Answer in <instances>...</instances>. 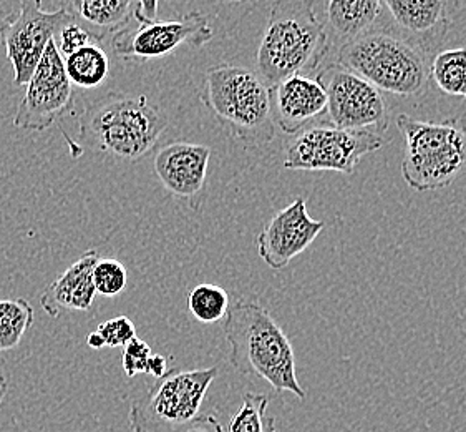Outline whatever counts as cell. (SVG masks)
I'll return each mask as SVG.
<instances>
[{"label":"cell","mask_w":466,"mask_h":432,"mask_svg":"<svg viewBox=\"0 0 466 432\" xmlns=\"http://www.w3.org/2000/svg\"><path fill=\"white\" fill-rule=\"evenodd\" d=\"M102 38L98 36L92 34L88 28L84 27L78 20L72 19L66 22L64 27L56 32V44L60 56L66 57L72 56L76 50L86 47V46H94L98 44Z\"/></svg>","instance_id":"484cf974"},{"label":"cell","mask_w":466,"mask_h":432,"mask_svg":"<svg viewBox=\"0 0 466 432\" xmlns=\"http://www.w3.org/2000/svg\"><path fill=\"white\" fill-rule=\"evenodd\" d=\"M330 52L326 26L316 14L314 0H279L258 50V76L269 87L292 76L314 72Z\"/></svg>","instance_id":"7a4b0ae2"},{"label":"cell","mask_w":466,"mask_h":432,"mask_svg":"<svg viewBox=\"0 0 466 432\" xmlns=\"http://www.w3.org/2000/svg\"><path fill=\"white\" fill-rule=\"evenodd\" d=\"M168 127L167 115L147 95L108 94L78 117L80 139L88 150L138 161L155 150Z\"/></svg>","instance_id":"3957f363"},{"label":"cell","mask_w":466,"mask_h":432,"mask_svg":"<svg viewBox=\"0 0 466 432\" xmlns=\"http://www.w3.org/2000/svg\"><path fill=\"white\" fill-rule=\"evenodd\" d=\"M224 334L234 369L244 376L259 377L276 393L288 391L300 401L306 399L289 338L258 301L241 298L229 306Z\"/></svg>","instance_id":"6da1fadb"},{"label":"cell","mask_w":466,"mask_h":432,"mask_svg":"<svg viewBox=\"0 0 466 432\" xmlns=\"http://www.w3.org/2000/svg\"><path fill=\"white\" fill-rule=\"evenodd\" d=\"M86 345H88V348L92 349L105 348V343H103L102 336H100L96 331L90 333V334L86 336Z\"/></svg>","instance_id":"1f68e13d"},{"label":"cell","mask_w":466,"mask_h":432,"mask_svg":"<svg viewBox=\"0 0 466 432\" xmlns=\"http://www.w3.org/2000/svg\"><path fill=\"white\" fill-rule=\"evenodd\" d=\"M74 19L66 5L46 10L38 0H24L17 14L0 24V42L14 67V84L27 85L56 32Z\"/></svg>","instance_id":"30bf717a"},{"label":"cell","mask_w":466,"mask_h":432,"mask_svg":"<svg viewBox=\"0 0 466 432\" xmlns=\"http://www.w3.org/2000/svg\"><path fill=\"white\" fill-rule=\"evenodd\" d=\"M171 432H224L216 414H199L193 421L179 426Z\"/></svg>","instance_id":"f1b7e54d"},{"label":"cell","mask_w":466,"mask_h":432,"mask_svg":"<svg viewBox=\"0 0 466 432\" xmlns=\"http://www.w3.org/2000/svg\"><path fill=\"white\" fill-rule=\"evenodd\" d=\"M339 66L385 94L419 97L429 90V56L395 28H372L337 50Z\"/></svg>","instance_id":"277c9868"},{"label":"cell","mask_w":466,"mask_h":432,"mask_svg":"<svg viewBox=\"0 0 466 432\" xmlns=\"http://www.w3.org/2000/svg\"><path fill=\"white\" fill-rule=\"evenodd\" d=\"M327 94L330 125L382 137L390 123V107L382 92L352 70L330 64L316 77Z\"/></svg>","instance_id":"9c48e42d"},{"label":"cell","mask_w":466,"mask_h":432,"mask_svg":"<svg viewBox=\"0 0 466 432\" xmlns=\"http://www.w3.org/2000/svg\"><path fill=\"white\" fill-rule=\"evenodd\" d=\"M276 127L289 135L308 129L327 112V94L318 78L292 76L270 88Z\"/></svg>","instance_id":"9a60e30c"},{"label":"cell","mask_w":466,"mask_h":432,"mask_svg":"<svg viewBox=\"0 0 466 432\" xmlns=\"http://www.w3.org/2000/svg\"><path fill=\"white\" fill-rule=\"evenodd\" d=\"M169 371L168 357L161 356V355H151L147 365V375L155 377L157 381L161 377L167 376Z\"/></svg>","instance_id":"4dcf8cb0"},{"label":"cell","mask_w":466,"mask_h":432,"mask_svg":"<svg viewBox=\"0 0 466 432\" xmlns=\"http://www.w3.org/2000/svg\"><path fill=\"white\" fill-rule=\"evenodd\" d=\"M382 145V137L375 133L318 123L292 137L286 149L284 169L352 175L362 157L380 150Z\"/></svg>","instance_id":"ba28073f"},{"label":"cell","mask_w":466,"mask_h":432,"mask_svg":"<svg viewBox=\"0 0 466 432\" xmlns=\"http://www.w3.org/2000/svg\"><path fill=\"white\" fill-rule=\"evenodd\" d=\"M269 396L246 393L241 407L234 413L228 432H278L276 419L268 414Z\"/></svg>","instance_id":"cb8c5ba5"},{"label":"cell","mask_w":466,"mask_h":432,"mask_svg":"<svg viewBox=\"0 0 466 432\" xmlns=\"http://www.w3.org/2000/svg\"><path fill=\"white\" fill-rule=\"evenodd\" d=\"M64 66L70 84L80 88H98L110 76V58L98 44L66 57Z\"/></svg>","instance_id":"ffe728a7"},{"label":"cell","mask_w":466,"mask_h":432,"mask_svg":"<svg viewBox=\"0 0 466 432\" xmlns=\"http://www.w3.org/2000/svg\"><path fill=\"white\" fill-rule=\"evenodd\" d=\"M133 19L138 20V24L157 22V20H158V2H157V0L135 2Z\"/></svg>","instance_id":"f546056e"},{"label":"cell","mask_w":466,"mask_h":432,"mask_svg":"<svg viewBox=\"0 0 466 432\" xmlns=\"http://www.w3.org/2000/svg\"><path fill=\"white\" fill-rule=\"evenodd\" d=\"M75 19L82 20L88 30L105 38L110 32H120L133 19L135 2L130 0H75L66 4Z\"/></svg>","instance_id":"d6986e66"},{"label":"cell","mask_w":466,"mask_h":432,"mask_svg":"<svg viewBox=\"0 0 466 432\" xmlns=\"http://www.w3.org/2000/svg\"><path fill=\"white\" fill-rule=\"evenodd\" d=\"M218 367L169 371L158 379L141 401L131 407L133 432H171L199 416L209 386L218 377Z\"/></svg>","instance_id":"52a82bcc"},{"label":"cell","mask_w":466,"mask_h":432,"mask_svg":"<svg viewBox=\"0 0 466 432\" xmlns=\"http://www.w3.org/2000/svg\"><path fill=\"white\" fill-rule=\"evenodd\" d=\"M270 88L256 72L224 64L206 72L201 100L238 140L259 147L276 130Z\"/></svg>","instance_id":"5b68a950"},{"label":"cell","mask_w":466,"mask_h":432,"mask_svg":"<svg viewBox=\"0 0 466 432\" xmlns=\"http://www.w3.org/2000/svg\"><path fill=\"white\" fill-rule=\"evenodd\" d=\"M72 105L74 85L66 77L64 57L60 56L54 38L28 80L27 90L12 123L20 130L44 132L62 118Z\"/></svg>","instance_id":"7c38bea8"},{"label":"cell","mask_w":466,"mask_h":432,"mask_svg":"<svg viewBox=\"0 0 466 432\" xmlns=\"http://www.w3.org/2000/svg\"><path fill=\"white\" fill-rule=\"evenodd\" d=\"M211 149L189 141H169L155 155V173L171 195L187 200L195 208L206 189Z\"/></svg>","instance_id":"5bb4252c"},{"label":"cell","mask_w":466,"mask_h":432,"mask_svg":"<svg viewBox=\"0 0 466 432\" xmlns=\"http://www.w3.org/2000/svg\"><path fill=\"white\" fill-rule=\"evenodd\" d=\"M380 0H332L327 4V38L330 48H340L372 30L383 12Z\"/></svg>","instance_id":"ac0fdd59"},{"label":"cell","mask_w":466,"mask_h":432,"mask_svg":"<svg viewBox=\"0 0 466 432\" xmlns=\"http://www.w3.org/2000/svg\"><path fill=\"white\" fill-rule=\"evenodd\" d=\"M397 127L405 137L400 171L415 191L445 189L466 170V135L458 118L415 120L401 113Z\"/></svg>","instance_id":"8992f818"},{"label":"cell","mask_w":466,"mask_h":432,"mask_svg":"<svg viewBox=\"0 0 466 432\" xmlns=\"http://www.w3.org/2000/svg\"><path fill=\"white\" fill-rule=\"evenodd\" d=\"M96 333L102 336L105 348H125L131 339L137 338V328L128 316L103 321Z\"/></svg>","instance_id":"4316f807"},{"label":"cell","mask_w":466,"mask_h":432,"mask_svg":"<svg viewBox=\"0 0 466 432\" xmlns=\"http://www.w3.org/2000/svg\"><path fill=\"white\" fill-rule=\"evenodd\" d=\"M324 230V221L312 220L304 198H296L289 207L270 218L258 236V253L272 270H282L306 252Z\"/></svg>","instance_id":"4fadbf2b"},{"label":"cell","mask_w":466,"mask_h":432,"mask_svg":"<svg viewBox=\"0 0 466 432\" xmlns=\"http://www.w3.org/2000/svg\"><path fill=\"white\" fill-rule=\"evenodd\" d=\"M7 391H9V385H7V379L0 375V405H2V401H4V397L7 395Z\"/></svg>","instance_id":"d6a6232c"},{"label":"cell","mask_w":466,"mask_h":432,"mask_svg":"<svg viewBox=\"0 0 466 432\" xmlns=\"http://www.w3.org/2000/svg\"><path fill=\"white\" fill-rule=\"evenodd\" d=\"M128 272L118 260L100 258L94 268L95 292L105 298H115L125 292Z\"/></svg>","instance_id":"d4e9b609"},{"label":"cell","mask_w":466,"mask_h":432,"mask_svg":"<svg viewBox=\"0 0 466 432\" xmlns=\"http://www.w3.org/2000/svg\"><path fill=\"white\" fill-rule=\"evenodd\" d=\"M151 348L147 341L143 339L133 338L130 343L123 348V369L127 376L135 377L138 375H147V365H148L149 356H151Z\"/></svg>","instance_id":"83f0119b"},{"label":"cell","mask_w":466,"mask_h":432,"mask_svg":"<svg viewBox=\"0 0 466 432\" xmlns=\"http://www.w3.org/2000/svg\"><path fill=\"white\" fill-rule=\"evenodd\" d=\"M215 36L203 12H189L183 17L138 24L116 32L112 38L115 56L145 62L163 58L181 47H203Z\"/></svg>","instance_id":"8fae6325"},{"label":"cell","mask_w":466,"mask_h":432,"mask_svg":"<svg viewBox=\"0 0 466 432\" xmlns=\"http://www.w3.org/2000/svg\"><path fill=\"white\" fill-rule=\"evenodd\" d=\"M430 78L443 94L466 98V48H450L433 57Z\"/></svg>","instance_id":"44dd1931"},{"label":"cell","mask_w":466,"mask_h":432,"mask_svg":"<svg viewBox=\"0 0 466 432\" xmlns=\"http://www.w3.org/2000/svg\"><path fill=\"white\" fill-rule=\"evenodd\" d=\"M460 122H461V127H463V130H465L466 135V113L463 115V120H460Z\"/></svg>","instance_id":"836d02e7"},{"label":"cell","mask_w":466,"mask_h":432,"mask_svg":"<svg viewBox=\"0 0 466 432\" xmlns=\"http://www.w3.org/2000/svg\"><path fill=\"white\" fill-rule=\"evenodd\" d=\"M27 300H0V353L15 349L34 323Z\"/></svg>","instance_id":"7402d4cb"},{"label":"cell","mask_w":466,"mask_h":432,"mask_svg":"<svg viewBox=\"0 0 466 432\" xmlns=\"http://www.w3.org/2000/svg\"><path fill=\"white\" fill-rule=\"evenodd\" d=\"M187 310L199 323L213 324L226 318L229 311V294L218 284H198L187 294Z\"/></svg>","instance_id":"603a6c76"},{"label":"cell","mask_w":466,"mask_h":432,"mask_svg":"<svg viewBox=\"0 0 466 432\" xmlns=\"http://www.w3.org/2000/svg\"><path fill=\"white\" fill-rule=\"evenodd\" d=\"M395 30L427 56L447 37L451 26L447 2L441 0H385Z\"/></svg>","instance_id":"2e32d148"},{"label":"cell","mask_w":466,"mask_h":432,"mask_svg":"<svg viewBox=\"0 0 466 432\" xmlns=\"http://www.w3.org/2000/svg\"><path fill=\"white\" fill-rule=\"evenodd\" d=\"M98 260L100 254L96 250L85 252L44 292L40 306L50 318L56 320L70 311H88L94 306V268Z\"/></svg>","instance_id":"e0dca14e"}]
</instances>
